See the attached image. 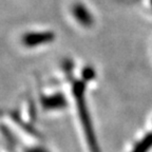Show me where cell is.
I'll return each mask as SVG.
<instances>
[{"label": "cell", "mask_w": 152, "mask_h": 152, "mask_svg": "<svg viewBox=\"0 0 152 152\" xmlns=\"http://www.w3.org/2000/svg\"><path fill=\"white\" fill-rule=\"evenodd\" d=\"M40 104L42 109L47 112L60 111L68 106V98L64 93L59 91L41 92Z\"/></svg>", "instance_id": "cell-4"}, {"label": "cell", "mask_w": 152, "mask_h": 152, "mask_svg": "<svg viewBox=\"0 0 152 152\" xmlns=\"http://www.w3.org/2000/svg\"><path fill=\"white\" fill-rule=\"evenodd\" d=\"M70 14L74 21L83 28H91L94 24V15L83 1H75L70 7Z\"/></svg>", "instance_id": "cell-3"}, {"label": "cell", "mask_w": 152, "mask_h": 152, "mask_svg": "<svg viewBox=\"0 0 152 152\" xmlns=\"http://www.w3.org/2000/svg\"><path fill=\"white\" fill-rule=\"evenodd\" d=\"M56 39V34L52 30H30L20 37V43L24 49L33 50L52 45Z\"/></svg>", "instance_id": "cell-2"}, {"label": "cell", "mask_w": 152, "mask_h": 152, "mask_svg": "<svg viewBox=\"0 0 152 152\" xmlns=\"http://www.w3.org/2000/svg\"><path fill=\"white\" fill-rule=\"evenodd\" d=\"M148 7L152 11V0H148Z\"/></svg>", "instance_id": "cell-6"}, {"label": "cell", "mask_w": 152, "mask_h": 152, "mask_svg": "<svg viewBox=\"0 0 152 152\" xmlns=\"http://www.w3.org/2000/svg\"><path fill=\"white\" fill-rule=\"evenodd\" d=\"M152 150V129L146 131L133 144L129 152H150Z\"/></svg>", "instance_id": "cell-5"}, {"label": "cell", "mask_w": 152, "mask_h": 152, "mask_svg": "<svg viewBox=\"0 0 152 152\" xmlns=\"http://www.w3.org/2000/svg\"><path fill=\"white\" fill-rule=\"evenodd\" d=\"M81 77L79 79L71 78V96L73 98L76 106L77 116H78V123L83 133L85 134L87 148L89 152H100L99 146H98L97 140L95 136L94 129H93V123L91 118V114L89 111L88 104H87V98L86 93L89 83L95 79L94 70L90 66L83 68L81 72Z\"/></svg>", "instance_id": "cell-1"}]
</instances>
